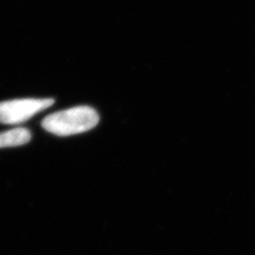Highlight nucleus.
I'll use <instances>...</instances> for the list:
<instances>
[{"instance_id":"nucleus-1","label":"nucleus","mask_w":255,"mask_h":255,"mask_svg":"<svg viewBox=\"0 0 255 255\" xmlns=\"http://www.w3.org/2000/svg\"><path fill=\"white\" fill-rule=\"evenodd\" d=\"M100 122L97 111L89 106H78L47 116L42 121L46 131L58 136H70L88 131Z\"/></svg>"},{"instance_id":"nucleus-2","label":"nucleus","mask_w":255,"mask_h":255,"mask_svg":"<svg viewBox=\"0 0 255 255\" xmlns=\"http://www.w3.org/2000/svg\"><path fill=\"white\" fill-rule=\"evenodd\" d=\"M54 103L53 99H20L0 102V124L17 125L26 122Z\"/></svg>"},{"instance_id":"nucleus-3","label":"nucleus","mask_w":255,"mask_h":255,"mask_svg":"<svg viewBox=\"0 0 255 255\" xmlns=\"http://www.w3.org/2000/svg\"><path fill=\"white\" fill-rule=\"evenodd\" d=\"M31 139V133L26 128H15L0 132V148L26 145Z\"/></svg>"}]
</instances>
